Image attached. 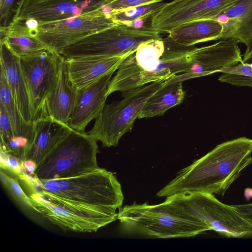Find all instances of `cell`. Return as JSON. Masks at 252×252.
<instances>
[{
    "instance_id": "obj_1",
    "label": "cell",
    "mask_w": 252,
    "mask_h": 252,
    "mask_svg": "<svg viewBox=\"0 0 252 252\" xmlns=\"http://www.w3.org/2000/svg\"><path fill=\"white\" fill-rule=\"evenodd\" d=\"M252 163V139L241 137L223 142L180 171L157 195L203 192L223 196Z\"/></svg>"
},
{
    "instance_id": "obj_2",
    "label": "cell",
    "mask_w": 252,
    "mask_h": 252,
    "mask_svg": "<svg viewBox=\"0 0 252 252\" xmlns=\"http://www.w3.org/2000/svg\"><path fill=\"white\" fill-rule=\"evenodd\" d=\"M194 46H187L168 36L143 42L128 55L111 78L106 95L123 94L154 82L166 81L189 67Z\"/></svg>"
},
{
    "instance_id": "obj_3",
    "label": "cell",
    "mask_w": 252,
    "mask_h": 252,
    "mask_svg": "<svg viewBox=\"0 0 252 252\" xmlns=\"http://www.w3.org/2000/svg\"><path fill=\"white\" fill-rule=\"evenodd\" d=\"M33 181L39 190L74 203L114 212L122 207L121 184L113 173L104 168L73 177Z\"/></svg>"
},
{
    "instance_id": "obj_4",
    "label": "cell",
    "mask_w": 252,
    "mask_h": 252,
    "mask_svg": "<svg viewBox=\"0 0 252 252\" xmlns=\"http://www.w3.org/2000/svg\"><path fill=\"white\" fill-rule=\"evenodd\" d=\"M117 220L130 230L160 238L190 237L205 232L196 219L165 201L126 205L119 209Z\"/></svg>"
},
{
    "instance_id": "obj_5",
    "label": "cell",
    "mask_w": 252,
    "mask_h": 252,
    "mask_svg": "<svg viewBox=\"0 0 252 252\" xmlns=\"http://www.w3.org/2000/svg\"><path fill=\"white\" fill-rule=\"evenodd\" d=\"M165 202L196 219L205 232L214 230L229 238L252 237V221L234 205L220 202L214 194H175L166 197Z\"/></svg>"
},
{
    "instance_id": "obj_6",
    "label": "cell",
    "mask_w": 252,
    "mask_h": 252,
    "mask_svg": "<svg viewBox=\"0 0 252 252\" xmlns=\"http://www.w3.org/2000/svg\"><path fill=\"white\" fill-rule=\"evenodd\" d=\"M97 140L87 132L73 129L36 168L33 175L38 180L75 177L92 172L99 167L96 155Z\"/></svg>"
},
{
    "instance_id": "obj_7",
    "label": "cell",
    "mask_w": 252,
    "mask_h": 252,
    "mask_svg": "<svg viewBox=\"0 0 252 252\" xmlns=\"http://www.w3.org/2000/svg\"><path fill=\"white\" fill-rule=\"evenodd\" d=\"M167 80L154 82L124 93L120 101L105 104L87 133L102 143L103 147H116L132 129L147 100Z\"/></svg>"
},
{
    "instance_id": "obj_8",
    "label": "cell",
    "mask_w": 252,
    "mask_h": 252,
    "mask_svg": "<svg viewBox=\"0 0 252 252\" xmlns=\"http://www.w3.org/2000/svg\"><path fill=\"white\" fill-rule=\"evenodd\" d=\"M29 196L37 213L65 231L96 232L117 219L116 212L74 203L42 190Z\"/></svg>"
},
{
    "instance_id": "obj_9",
    "label": "cell",
    "mask_w": 252,
    "mask_h": 252,
    "mask_svg": "<svg viewBox=\"0 0 252 252\" xmlns=\"http://www.w3.org/2000/svg\"><path fill=\"white\" fill-rule=\"evenodd\" d=\"M160 34L149 29L117 24L78 41L60 55L65 59L122 55L135 50L143 42L161 38Z\"/></svg>"
},
{
    "instance_id": "obj_10",
    "label": "cell",
    "mask_w": 252,
    "mask_h": 252,
    "mask_svg": "<svg viewBox=\"0 0 252 252\" xmlns=\"http://www.w3.org/2000/svg\"><path fill=\"white\" fill-rule=\"evenodd\" d=\"M63 58L48 48L20 58L30 96L33 122L49 116L47 100L57 83Z\"/></svg>"
},
{
    "instance_id": "obj_11",
    "label": "cell",
    "mask_w": 252,
    "mask_h": 252,
    "mask_svg": "<svg viewBox=\"0 0 252 252\" xmlns=\"http://www.w3.org/2000/svg\"><path fill=\"white\" fill-rule=\"evenodd\" d=\"M116 24L103 8L76 17L39 23L32 32L47 48L60 55L65 48Z\"/></svg>"
},
{
    "instance_id": "obj_12",
    "label": "cell",
    "mask_w": 252,
    "mask_h": 252,
    "mask_svg": "<svg viewBox=\"0 0 252 252\" xmlns=\"http://www.w3.org/2000/svg\"><path fill=\"white\" fill-rule=\"evenodd\" d=\"M235 0H173L151 18L149 28L159 34L169 33L181 25L192 21L214 19Z\"/></svg>"
},
{
    "instance_id": "obj_13",
    "label": "cell",
    "mask_w": 252,
    "mask_h": 252,
    "mask_svg": "<svg viewBox=\"0 0 252 252\" xmlns=\"http://www.w3.org/2000/svg\"><path fill=\"white\" fill-rule=\"evenodd\" d=\"M238 42L233 39H220L208 46L195 47L185 71L174 77L183 82L190 79L220 72L224 69L244 63Z\"/></svg>"
},
{
    "instance_id": "obj_14",
    "label": "cell",
    "mask_w": 252,
    "mask_h": 252,
    "mask_svg": "<svg viewBox=\"0 0 252 252\" xmlns=\"http://www.w3.org/2000/svg\"><path fill=\"white\" fill-rule=\"evenodd\" d=\"M111 0H25L16 20L33 19L39 23L63 20L101 9Z\"/></svg>"
},
{
    "instance_id": "obj_15",
    "label": "cell",
    "mask_w": 252,
    "mask_h": 252,
    "mask_svg": "<svg viewBox=\"0 0 252 252\" xmlns=\"http://www.w3.org/2000/svg\"><path fill=\"white\" fill-rule=\"evenodd\" d=\"M113 73L108 74L77 90L75 103L68 123L72 129L86 132V126L99 115L105 105L107 88Z\"/></svg>"
},
{
    "instance_id": "obj_16",
    "label": "cell",
    "mask_w": 252,
    "mask_h": 252,
    "mask_svg": "<svg viewBox=\"0 0 252 252\" xmlns=\"http://www.w3.org/2000/svg\"><path fill=\"white\" fill-rule=\"evenodd\" d=\"M33 126V138L22 162L32 161L37 167L72 129L49 116L34 121Z\"/></svg>"
},
{
    "instance_id": "obj_17",
    "label": "cell",
    "mask_w": 252,
    "mask_h": 252,
    "mask_svg": "<svg viewBox=\"0 0 252 252\" xmlns=\"http://www.w3.org/2000/svg\"><path fill=\"white\" fill-rule=\"evenodd\" d=\"M135 51L114 57L64 59L69 80L76 90L82 88L114 72L124 60Z\"/></svg>"
},
{
    "instance_id": "obj_18",
    "label": "cell",
    "mask_w": 252,
    "mask_h": 252,
    "mask_svg": "<svg viewBox=\"0 0 252 252\" xmlns=\"http://www.w3.org/2000/svg\"><path fill=\"white\" fill-rule=\"evenodd\" d=\"M222 26L219 40L233 39L244 44L249 49L252 45V0H235L215 19Z\"/></svg>"
},
{
    "instance_id": "obj_19",
    "label": "cell",
    "mask_w": 252,
    "mask_h": 252,
    "mask_svg": "<svg viewBox=\"0 0 252 252\" xmlns=\"http://www.w3.org/2000/svg\"><path fill=\"white\" fill-rule=\"evenodd\" d=\"M0 69L5 75L13 97L24 120L33 124L29 92L22 73L20 58L10 50L4 43H0Z\"/></svg>"
},
{
    "instance_id": "obj_20",
    "label": "cell",
    "mask_w": 252,
    "mask_h": 252,
    "mask_svg": "<svg viewBox=\"0 0 252 252\" xmlns=\"http://www.w3.org/2000/svg\"><path fill=\"white\" fill-rule=\"evenodd\" d=\"M76 91L69 80L63 58L57 83L47 100L48 115L53 119L68 125L75 103Z\"/></svg>"
},
{
    "instance_id": "obj_21",
    "label": "cell",
    "mask_w": 252,
    "mask_h": 252,
    "mask_svg": "<svg viewBox=\"0 0 252 252\" xmlns=\"http://www.w3.org/2000/svg\"><path fill=\"white\" fill-rule=\"evenodd\" d=\"M222 31L221 24L216 19L201 20L180 25L168 36L174 42L187 46L219 40Z\"/></svg>"
},
{
    "instance_id": "obj_22",
    "label": "cell",
    "mask_w": 252,
    "mask_h": 252,
    "mask_svg": "<svg viewBox=\"0 0 252 252\" xmlns=\"http://www.w3.org/2000/svg\"><path fill=\"white\" fill-rule=\"evenodd\" d=\"M182 83L176 80L174 77L168 80L147 100L138 118L161 116L168 109L181 104L185 96Z\"/></svg>"
},
{
    "instance_id": "obj_23",
    "label": "cell",
    "mask_w": 252,
    "mask_h": 252,
    "mask_svg": "<svg viewBox=\"0 0 252 252\" xmlns=\"http://www.w3.org/2000/svg\"><path fill=\"white\" fill-rule=\"evenodd\" d=\"M0 43L4 42L16 56L21 58L47 49L32 36L30 31L19 24H13L0 30Z\"/></svg>"
},
{
    "instance_id": "obj_24",
    "label": "cell",
    "mask_w": 252,
    "mask_h": 252,
    "mask_svg": "<svg viewBox=\"0 0 252 252\" xmlns=\"http://www.w3.org/2000/svg\"><path fill=\"white\" fill-rule=\"evenodd\" d=\"M0 99L10 121L14 136L25 137L28 139L31 145L34 135L33 124H28L22 116L9 90L3 71L1 69Z\"/></svg>"
},
{
    "instance_id": "obj_25",
    "label": "cell",
    "mask_w": 252,
    "mask_h": 252,
    "mask_svg": "<svg viewBox=\"0 0 252 252\" xmlns=\"http://www.w3.org/2000/svg\"><path fill=\"white\" fill-rule=\"evenodd\" d=\"M166 2H158L133 7L109 14L116 24H124L136 29L145 28L142 24L145 20H149Z\"/></svg>"
},
{
    "instance_id": "obj_26",
    "label": "cell",
    "mask_w": 252,
    "mask_h": 252,
    "mask_svg": "<svg viewBox=\"0 0 252 252\" xmlns=\"http://www.w3.org/2000/svg\"><path fill=\"white\" fill-rule=\"evenodd\" d=\"M220 73L219 80L238 87L252 88V62L240 63L227 67Z\"/></svg>"
},
{
    "instance_id": "obj_27",
    "label": "cell",
    "mask_w": 252,
    "mask_h": 252,
    "mask_svg": "<svg viewBox=\"0 0 252 252\" xmlns=\"http://www.w3.org/2000/svg\"><path fill=\"white\" fill-rule=\"evenodd\" d=\"M0 179L3 185L16 200L27 208L37 212L32 199L24 192L16 178L9 176L1 169Z\"/></svg>"
},
{
    "instance_id": "obj_28",
    "label": "cell",
    "mask_w": 252,
    "mask_h": 252,
    "mask_svg": "<svg viewBox=\"0 0 252 252\" xmlns=\"http://www.w3.org/2000/svg\"><path fill=\"white\" fill-rule=\"evenodd\" d=\"M25 0H0V29L11 25L17 18Z\"/></svg>"
},
{
    "instance_id": "obj_29",
    "label": "cell",
    "mask_w": 252,
    "mask_h": 252,
    "mask_svg": "<svg viewBox=\"0 0 252 252\" xmlns=\"http://www.w3.org/2000/svg\"><path fill=\"white\" fill-rule=\"evenodd\" d=\"M0 151L4 152L14 137L9 117L3 104L0 102Z\"/></svg>"
},
{
    "instance_id": "obj_30",
    "label": "cell",
    "mask_w": 252,
    "mask_h": 252,
    "mask_svg": "<svg viewBox=\"0 0 252 252\" xmlns=\"http://www.w3.org/2000/svg\"><path fill=\"white\" fill-rule=\"evenodd\" d=\"M163 0H111L103 9L107 14L119 11L129 8L161 2Z\"/></svg>"
},
{
    "instance_id": "obj_31",
    "label": "cell",
    "mask_w": 252,
    "mask_h": 252,
    "mask_svg": "<svg viewBox=\"0 0 252 252\" xmlns=\"http://www.w3.org/2000/svg\"><path fill=\"white\" fill-rule=\"evenodd\" d=\"M0 154L1 160H3L0 161L1 168L8 169L20 177L23 174L22 162L19 158L2 152Z\"/></svg>"
},
{
    "instance_id": "obj_32",
    "label": "cell",
    "mask_w": 252,
    "mask_h": 252,
    "mask_svg": "<svg viewBox=\"0 0 252 252\" xmlns=\"http://www.w3.org/2000/svg\"><path fill=\"white\" fill-rule=\"evenodd\" d=\"M234 206L241 214L252 221V203Z\"/></svg>"
},
{
    "instance_id": "obj_33",
    "label": "cell",
    "mask_w": 252,
    "mask_h": 252,
    "mask_svg": "<svg viewBox=\"0 0 252 252\" xmlns=\"http://www.w3.org/2000/svg\"><path fill=\"white\" fill-rule=\"evenodd\" d=\"M243 61L244 63H247L252 62V45L249 49L246 50L243 56Z\"/></svg>"
}]
</instances>
